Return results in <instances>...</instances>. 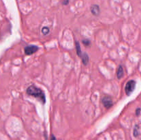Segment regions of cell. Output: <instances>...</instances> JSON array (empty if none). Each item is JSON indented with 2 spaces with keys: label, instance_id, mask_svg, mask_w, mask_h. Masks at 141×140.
<instances>
[{
  "label": "cell",
  "instance_id": "obj_1",
  "mask_svg": "<svg viewBox=\"0 0 141 140\" xmlns=\"http://www.w3.org/2000/svg\"><path fill=\"white\" fill-rule=\"evenodd\" d=\"M26 92H27V93L29 96H33V97H35L36 98L39 99V100L42 102L43 104L46 103V96H45V93H44V92L41 89L37 87L36 86H34V85L30 86L26 90Z\"/></svg>",
  "mask_w": 141,
  "mask_h": 140
},
{
  "label": "cell",
  "instance_id": "obj_2",
  "mask_svg": "<svg viewBox=\"0 0 141 140\" xmlns=\"http://www.w3.org/2000/svg\"><path fill=\"white\" fill-rule=\"evenodd\" d=\"M136 81H132V80L128 81V82L126 84V86H125V92L127 95H130L133 91V90L135 89V87H136Z\"/></svg>",
  "mask_w": 141,
  "mask_h": 140
},
{
  "label": "cell",
  "instance_id": "obj_3",
  "mask_svg": "<svg viewBox=\"0 0 141 140\" xmlns=\"http://www.w3.org/2000/svg\"><path fill=\"white\" fill-rule=\"evenodd\" d=\"M38 50H39L38 47L36 46V45H31L26 46V47H25L24 51H25L26 54H27V55H32V54H34V53H35V52H37L38 51Z\"/></svg>",
  "mask_w": 141,
  "mask_h": 140
},
{
  "label": "cell",
  "instance_id": "obj_4",
  "mask_svg": "<svg viewBox=\"0 0 141 140\" xmlns=\"http://www.w3.org/2000/svg\"><path fill=\"white\" fill-rule=\"evenodd\" d=\"M102 103L106 109H110L113 105V101L109 96H105L102 99Z\"/></svg>",
  "mask_w": 141,
  "mask_h": 140
},
{
  "label": "cell",
  "instance_id": "obj_5",
  "mask_svg": "<svg viewBox=\"0 0 141 140\" xmlns=\"http://www.w3.org/2000/svg\"><path fill=\"white\" fill-rule=\"evenodd\" d=\"M91 13L94 15H98L100 13V8L98 5H92L91 7Z\"/></svg>",
  "mask_w": 141,
  "mask_h": 140
},
{
  "label": "cell",
  "instance_id": "obj_6",
  "mask_svg": "<svg viewBox=\"0 0 141 140\" xmlns=\"http://www.w3.org/2000/svg\"><path fill=\"white\" fill-rule=\"evenodd\" d=\"M81 59L82 61H83V63L85 65H86L88 63V62H89V56L87 54V53H84V54H82Z\"/></svg>",
  "mask_w": 141,
  "mask_h": 140
},
{
  "label": "cell",
  "instance_id": "obj_7",
  "mask_svg": "<svg viewBox=\"0 0 141 140\" xmlns=\"http://www.w3.org/2000/svg\"><path fill=\"white\" fill-rule=\"evenodd\" d=\"M123 74H124L123 68L120 65V66H119V67H118V70H117V73H116L118 78H121L123 77Z\"/></svg>",
  "mask_w": 141,
  "mask_h": 140
},
{
  "label": "cell",
  "instance_id": "obj_8",
  "mask_svg": "<svg viewBox=\"0 0 141 140\" xmlns=\"http://www.w3.org/2000/svg\"><path fill=\"white\" fill-rule=\"evenodd\" d=\"M76 49H77V54H78V56H79L80 57H81L83 54H82L81 50L80 44H79V43L78 42V41L76 42Z\"/></svg>",
  "mask_w": 141,
  "mask_h": 140
},
{
  "label": "cell",
  "instance_id": "obj_9",
  "mask_svg": "<svg viewBox=\"0 0 141 140\" xmlns=\"http://www.w3.org/2000/svg\"><path fill=\"white\" fill-rule=\"evenodd\" d=\"M139 135V131H138V126H136L134 129H133V135L134 137H137Z\"/></svg>",
  "mask_w": 141,
  "mask_h": 140
},
{
  "label": "cell",
  "instance_id": "obj_10",
  "mask_svg": "<svg viewBox=\"0 0 141 140\" xmlns=\"http://www.w3.org/2000/svg\"><path fill=\"white\" fill-rule=\"evenodd\" d=\"M49 32H50V30H49V28H47V27H44L42 28V33L43 34H45V35H46L49 33Z\"/></svg>",
  "mask_w": 141,
  "mask_h": 140
},
{
  "label": "cell",
  "instance_id": "obj_11",
  "mask_svg": "<svg viewBox=\"0 0 141 140\" xmlns=\"http://www.w3.org/2000/svg\"><path fill=\"white\" fill-rule=\"evenodd\" d=\"M83 43L86 45V46H87V45H89L90 44V41L88 40V39H84V40H83Z\"/></svg>",
  "mask_w": 141,
  "mask_h": 140
},
{
  "label": "cell",
  "instance_id": "obj_12",
  "mask_svg": "<svg viewBox=\"0 0 141 140\" xmlns=\"http://www.w3.org/2000/svg\"><path fill=\"white\" fill-rule=\"evenodd\" d=\"M69 3V0H63V4L68 5Z\"/></svg>",
  "mask_w": 141,
  "mask_h": 140
},
{
  "label": "cell",
  "instance_id": "obj_13",
  "mask_svg": "<svg viewBox=\"0 0 141 140\" xmlns=\"http://www.w3.org/2000/svg\"><path fill=\"white\" fill-rule=\"evenodd\" d=\"M141 109H140V108H138V109L136 110V115H138L140 114V112H141Z\"/></svg>",
  "mask_w": 141,
  "mask_h": 140
},
{
  "label": "cell",
  "instance_id": "obj_14",
  "mask_svg": "<svg viewBox=\"0 0 141 140\" xmlns=\"http://www.w3.org/2000/svg\"><path fill=\"white\" fill-rule=\"evenodd\" d=\"M50 140H56V138L55 136L52 135L51 137H50Z\"/></svg>",
  "mask_w": 141,
  "mask_h": 140
}]
</instances>
